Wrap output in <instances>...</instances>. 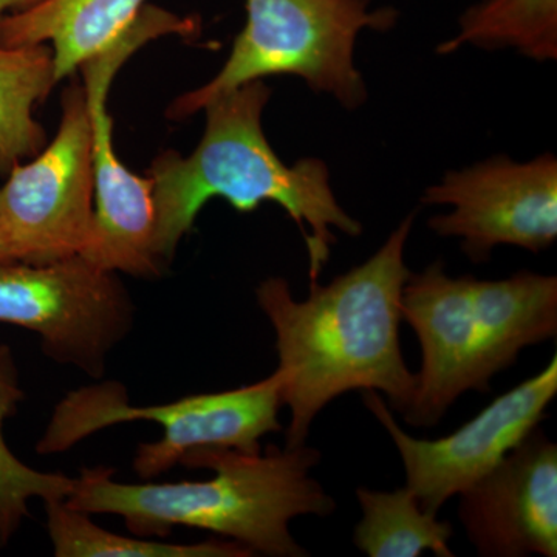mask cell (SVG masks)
Segmentation results:
<instances>
[{
	"instance_id": "9c48e42d",
	"label": "cell",
	"mask_w": 557,
	"mask_h": 557,
	"mask_svg": "<svg viewBox=\"0 0 557 557\" xmlns=\"http://www.w3.org/2000/svg\"><path fill=\"white\" fill-rule=\"evenodd\" d=\"M0 322L30 330L54 361L101 379L112 348L134 322L116 273L83 256L46 265L0 263Z\"/></svg>"
},
{
	"instance_id": "2e32d148",
	"label": "cell",
	"mask_w": 557,
	"mask_h": 557,
	"mask_svg": "<svg viewBox=\"0 0 557 557\" xmlns=\"http://www.w3.org/2000/svg\"><path fill=\"white\" fill-rule=\"evenodd\" d=\"M516 49L531 60L557 58V0H483L461 16L456 38L438 47L440 54L461 46Z\"/></svg>"
},
{
	"instance_id": "4fadbf2b",
	"label": "cell",
	"mask_w": 557,
	"mask_h": 557,
	"mask_svg": "<svg viewBox=\"0 0 557 557\" xmlns=\"http://www.w3.org/2000/svg\"><path fill=\"white\" fill-rule=\"evenodd\" d=\"M145 5L146 0H39L0 17V46L50 42L60 83L126 30Z\"/></svg>"
},
{
	"instance_id": "ba28073f",
	"label": "cell",
	"mask_w": 557,
	"mask_h": 557,
	"mask_svg": "<svg viewBox=\"0 0 557 557\" xmlns=\"http://www.w3.org/2000/svg\"><path fill=\"white\" fill-rule=\"evenodd\" d=\"M94 166L86 95L70 84L62 95L57 137L28 163L7 174L0 222L11 262L46 265L78 256L94 222Z\"/></svg>"
},
{
	"instance_id": "6da1fadb",
	"label": "cell",
	"mask_w": 557,
	"mask_h": 557,
	"mask_svg": "<svg viewBox=\"0 0 557 557\" xmlns=\"http://www.w3.org/2000/svg\"><path fill=\"white\" fill-rule=\"evenodd\" d=\"M416 214L399 223L383 247L329 285L311 282L306 300L293 298L288 282L269 277L256 298L276 333L282 406L292 420L285 448L306 445L311 423L329 403L350 391L387 395L405 416L417 391L399 347L405 262Z\"/></svg>"
},
{
	"instance_id": "7c38bea8",
	"label": "cell",
	"mask_w": 557,
	"mask_h": 557,
	"mask_svg": "<svg viewBox=\"0 0 557 557\" xmlns=\"http://www.w3.org/2000/svg\"><path fill=\"white\" fill-rule=\"evenodd\" d=\"M460 497L480 556H557V446L537 428Z\"/></svg>"
},
{
	"instance_id": "ac0fdd59",
	"label": "cell",
	"mask_w": 557,
	"mask_h": 557,
	"mask_svg": "<svg viewBox=\"0 0 557 557\" xmlns=\"http://www.w3.org/2000/svg\"><path fill=\"white\" fill-rule=\"evenodd\" d=\"M24 398L13 351L9 346H0V548L9 545L30 515L32 498L65 500L75 487V479L36 471L7 445L3 426L9 418L16 416Z\"/></svg>"
},
{
	"instance_id": "7a4b0ae2",
	"label": "cell",
	"mask_w": 557,
	"mask_h": 557,
	"mask_svg": "<svg viewBox=\"0 0 557 557\" xmlns=\"http://www.w3.org/2000/svg\"><path fill=\"white\" fill-rule=\"evenodd\" d=\"M270 95L263 81H255L215 98L203 109L207 127L196 150L189 157L166 150L150 164L153 252L161 263L174 258L180 240L214 197L240 212L255 211L263 201L284 208L309 249L311 282L329 262L335 230L350 237L362 233L361 223L336 200L324 161L304 159L288 166L271 148L262 127Z\"/></svg>"
},
{
	"instance_id": "5bb4252c",
	"label": "cell",
	"mask_w": 557,
	"mask_h": 557,
	"mask_svg": "<svg viewBox=\"0 0 557 557\" xmlns=\"http://www.w3.org/2000/svg\"><path fill=\"white\" fill-rule=\"evenodd\" d=\"M54 79L47 44L0 46V175L32 159L46 146L47 134L35 108L49 97Z\"/></svg>"
},
{
	"instance_id": "ffe728a7",
	"label": "cell",
	"mask_w": 557,
	"mask_h": 557,
	"mask_svg": "<svg viewBox=\"0 0 557 557\" xmlns=\"http://www.w3.org/2000/svg\"><path fill=\"white\" fill-rule=\"evenodd\" d=\"M11 262L5 236H3L2 222H0V263Z\"/></svg>"
},
{
	"instance_id": "30bf717a",
	"label": "cell",
	"mask_w": 557,
	"mask_h": 557,
	"mask_svg": "<svg viewBox=\"0 0 557 557\" xmlns=\"http://www.w3.org/2000/svg\"><path fill=\"white\" fill-rule=\"evenodd\" d=\"M423 203L453 208L429 220V228L460 239L472 262H485L498 245L539 255L557 237L556 157L518 163L498 156L448 172L426 189Z\"/></svg>"
},
{
	"instance_id": "8fae6325",
	"label": "cell",
	"mask_w": 557,
	"mask_h": 557,
	"mask_svg": "<svg viewBox=\"0 0 557 557\" xmlns=\"http://www.w3.org/2000/svg\"><path fill=\"white\" fill-rule=\"evenodd\" d=\"M557 395V357L547 368L494 399L456 432L437 440L410 437L376 391H362L366 408L394 440L408 487L421 508L437 516L453 496L485 478L537 428Z\"/></svg>"
},
{
	"instance_id": "e0dca14e",
	"label": "cell",
	"mask_w": 557,
	"mask_h": 557,
	"mask_svg": "<svg viewBox=\"0 0 557 557\" xmlns=\"http://www.w3.org/2000/svg\"><path fill=\"white\" fill-rule=\"evenodd\" d=\"M47 530L58 557H248L252 553L234 541L168 544L159 539L127 537L102 530L90 515L65 500L46 502Z\"/></svg>"
},
{
	"instance_id": "8992f818",
	"label": "cell",
	"mask_w": 557,
	"mask_h": 557,
	"mask_svg": "<svg viewBox=\"0 0 557 557\" xmlns=\"http://www.w3.org/2000/svg\"><path fill=\"white\" fill-rule=\"evenodd\" d=\"M281 379L277 372L249 386L193 395L159 406H132L126 388L102 383L70 392L53 410L36 450L64 453L102 429L131 421H153L163 429L159 442L141 443L134 458L139 478H159L201 448L259 453L260 438L281 431Z\"/></svg>"
},
{
	"instance_id": "52a82bcc",
	"label": "cell",
	"mask_w": 557,
	"mask_h": 557,
	"mask_svg": "<svg viewBox=\"0 0 557 557\" xmlns=\"http://www.w3.org/2000/svg\"><path fill=\"white\" fill-rule=\"evenodd\" d=\"M196 32L190 17L146 3L126 30L81 64L91 131L95 211L89 242L79 256L102 270L152 278L163 265L153 252L150 180L127 170L113 146L110 86L124 62L150 40L168 35L188 38Z\"/></svg>"
},
{
	"instance_id": "9a60e30c",
	"label": "cell",
	"mask_w": 557,
	"mask_h": 557,
	"mask_svg": "<svg viewBox=\"0 0 557 557\" xmlns=\"http://www.w3.org/2000/svg\"><path fill=\"white\" fill-rule=\"evenodd\" d=\"M362 519L355 528L354 544L369 557H418L424 552L454 557L449 522L421 508L408 486L391 491L359 487Z\"/></svg>"
},
{
	"instance_id": "277c9868",
	"label": "cell",
	"mask_w": 557,
	"mask_h": 557,
	"mask_svg": "<svg viewBox=\"0 0 557 557\" xmlns=\"http://www.w3.org/2000/svg\"><path fill=\"white\" fill-rule=\"evenodd\" d=\"M401 318L420 341L412 426L431 428L460 395L491 391V380L528 346L557 335V277L520 271L500 281L450 277L443 262L410 274Z\"/></svg>"
},
{
	"instance_id": "3957f363",
	"label": "cell",
	"mask_w": 557,
	"mask_h": 557,
	"mask_svg": "<svg viewBox=\"0 0 557 557\" xmlns=\"http://www.w3.org/2000/svg\"><path fill=\"white\" fill-rule=\"evenodd\" d=\"M321 454L302 445L265 453L201 448L180 465L207 468L214 478L203 482L120 483L113 469H84L65 504L86 515H115L141 537L170 536L172 528L212 531L273 557L309 555L289 533L300 516L327 518L335 500L311 478Z\"/></svg>"
},
{
	"instance_id": "d6986e66",
	"label": "cell",
	"mask_w": 557,
	"mask_h": 557,
	"mask_svg": "<svg viewBox=\"0 0 557 557\" xmlns=\"http://www.w3.org/2000/svg\"><path fill=\"white\" fill-rule=\"evenodd\" d=\"M39 0H0V17L10 13H16L38 3Z\"/></svg>"
},
{
	"instance_id": "5b68a950",
	"label": "cell",
	"mask_w": 557,
	"mask_h": 557,
	"mask_svg": "<svg viewBox=\"0 0 557 557\" xmlns=\"http://www.w3.org/2000/svg\"><path fill=\"white\" fill-rule=\"evenodd\" d=\"M370 0H245L247 24L234 39L222 70L205 86L172 102L168 116L185 120L215 98L269 76L293 75L347 109L368 100L355 64L359 33L391 30L392 9L370 10Z\"/></svg>"
}]
</instances>
